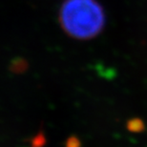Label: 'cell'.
Segmentation results:
<instances>
[{
	"label": "cell",
	"instance_id": "6da1fadb",
	"mask_svg": "<svg viewBox=\"0 0 147 147\" xmlns=\"http://www.w3.org/2000/svg\"><path fill=\"white\" fill-rule=\"evenodd\" d=\"M58 22L70 37L89 40L103 31L106 16L96 0H64L58 11Z\"/></svg>",
	"mask_w": 147,
	"mask_h": 147
},
{
	"label": "cell",
	"instance_id": "7a4b0ae2",
	"mask_svg": "<svg viewBox=\"0 0 147 147\" xmlns=\"http://www.w3.org/2000/svg\"><path fill=\"white\" fill-rule=\"evenodd\" d=\"M13 71H16L17 73L23 71V70L26 69V63L25 61H21L19 59H17L16 61L13 62V67H11Z\"/></svg>",
	"mask_w": 147,
	"mask_h": 147
},
{
	"label": "cell",
	"instance_id": "3957f363",
	"mask_svg": "<svg viewBox=\"0 0 147 147\" xmlns=\"http://www.w3.org/2000/svg\"><path fill=\"white\" fill-rule=\"evenodd\" d=\"M75 140H76V139H71L69 140V142H68V144H67V147H79V142H78L75 144Z\"/></svg>",
	"mask_w": 147,
	"mask_h": 147
}]
</instances>
